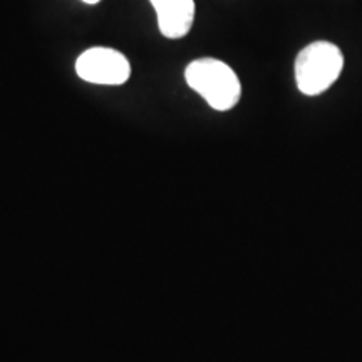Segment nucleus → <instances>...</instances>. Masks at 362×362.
Segmentation results:
<instances>
[{
    "label": "nucleus",
    "instance_id": "1",
    "mask_svg": "<svg viewBox=\"0 0 362 362\" xmlns=\"http://www.w3.org/2000/svg\"><path fill=\"white\" fill-rule=\"evenodd\" d=\"M187 84L215 111H228L237 106L242 96V84L235 71L214 57L189 62L185 71Z\"/></svg>",
    "mask_w": 362,
    "mask_h": 362
},
{
    "label": "nucleus",
    "instance_id": "2",
    "mask_svg": "<svg viewBox=\"0 0 362 362\" xmlns=\"http://www.w3.org/2000/svg\"><path fill=\"white\" fill-rule=\"evenodd\" d=\"M344 57L337 45L317 40L302 49L296 61L297 88L305 96L327 90L341 76Z\"/></svg>",
    "mask_w": 362,
    "mask_h": 362
},
{
    "label": "nucleus",
    "instance_id": "3",
    "mask_svg": "<svg viewBox=\"0 0 362 362\" xmlns=\"http://www.w3.org/2000/svg\"><path fill=\"white\" fill-rule=\"evenodd\" d=\"M76 72L86 83L121 86L129 79V61L119 51L110 47H90L76 61Z\"/></svg>",
    "mask_w": 362,
    "mask_h": 362
},
{
    "label": "nucleus",
    "instance_id": "4",
    "mask_svg": "<svg viewBox=\"0 0 362 362\" xmlns=\"http://www.w3.org/2000/svg\"><path fill=\"white\" fill-rule=\"evenodd\" d=\"M158 16L160 33L168 39H181L189 33L194 19L193 0H149Z\"/></svg>",
    "mask_w": 362,
    "mask_h": 362
},
{
    "label": "nucleus",
    "instance_id": "5",
    "mask_svg": "<svg viewBox=\"0 0 362 362\" xmlns=\"http://www.w3.org/2000/svg\"><path fill=\"white\" fill-rule=\"evenodd\" d=\"M83 2L84 4H90V6H93V4H98L99 0H83Z\"/></svg>",
    "mask_w": 362,
    "mask_h": 362
}]
</instances>
